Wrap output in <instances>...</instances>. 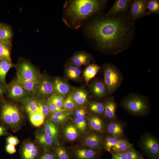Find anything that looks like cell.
Segmentation results:
<instances>
[{"label": "cell", "instance_id": "20", "mask_svg": "<svg viewBox=\"0 0 159 159\" xmlns=\"http://www.w3.org/2000/svg\"><path fill=\"white\" fill-rule=\"evenodd\" d=\"M131 0H116L106 14L115 15L128 12Z\"/></svg>", "mask_w": 159, "mask_h": 159}, {"label": "cell", "instance_id": "49", "mask_svg": "<svg viewBox=\"0 0 159 159\" xmlns=\"http://www.w3.org/2000/svg\"><path fill=\"white\" fill-rule=\"evenodd\" d=\"M111 159H127L126 151L117 153H111Z\"/></svg>", "mask_w": 159, "mask_h": 159}, {"label": "cell", "instance_id": "24", "mask_svg": "<svg viewBox=\"0 0 159 159\" xmlns=\"http://www.w3.org/2000/svg\"><path fill=\"white\" fill-rule=\"evenodd\" d=\"M1 100L0 102L1 120L4 124L12 129V122L9 102L3 100Z\"/></svg>", "mask_w": 159, "mask_h": 159}, {"label": "cell", "instance_id": "27", "mask_svg": "<svg viewBox=\"0 0 159 159\" xmlns=\"http://www.w3.org/2000/svg\"><path fill=\"white\" fill-rule=\"evenodd\" d=\"M65 72L66 76L70 80L77 81L80 79L81 73L80 69L73 65L71 62L66 64Z\"/></svg>", "mask_w": 159, "mask_h": 159}, {"label": "cell", "instance_id": "36", "mask_svg": "<svg viewBox=\"0 0 159 159\" xmlns=\"http://www.w3.org/2000/svg\"><path fill=\"white\" fill-rule=\"evenodd\" d=\"M118 139L111 134H105L103 144V150L110 152L112 148L117 144Z\"/></svg>", "mask_w": 159, "mask_h": 159}, {"label": "cell", "instance_id": "51", "mask_svg": "<svg viewBox=\"0 0 159 159\" xmlns=\"http://www.w3.org/2000/svg\"><path fill=\"white\" fill-rule=\"evenodd\" d=\"M7 91V86L0 82V99L3 94Z\"/></svg>", "mask_w": 159, "mask_h": 159}, {"label": "cell", "instance_id": "40", "mask_svg": "<svg viewBox=\"0 0 159 159\" xmlns=\"http://www.w3.org/2000/svg\"><path fill=\"white\" fill-rule=\"evenodd\" d=\"M47 99L59 107L63 108L64 103L65 99L64 96L55 93H53Z\"/></svg>", "mask_w": 159, "mask_h": 159}, {"label": "cell", "instance_id": "22", "mask_svg": "<svg viewBox=\"0 0 159 159\" xmlns=\"http://www.w3.org/2000/svg\"><path fill=\"white\" fill-rule=\"evenodd\" d=\"M90 89L94 95L98 99L104 98L107 93L104 82L100 80L93 81L90 84Z\"/></svg>", "mask_w": 159, "mask_h": 159}, {"label": "cell", "instance_id": "11", "mask_svg": "<svg viewBox=\"0 0 159 159\" xmlns=\"http://www.w3.org/2000/svg\"><path fill=\"white\" fill-rule=\"evenodd\" d=\"M17 75L16 78L25 80H37L41 77L36 69L26 61L20 64L18 68Z\"/></svg>", "mask_w": 159, "mask_h": 159}, {"label": "cell", "instance_id": "47", "mask_svg": "<svg viewBox=\"0 0 159 159\" xmlns=\"http://www.w3.org/2000/svg\"><path fill=\"white\" fill-rule=\"evenodd\" d=\"M43 153L39 159H56L55 155L52 150L44 148Z\"/></svg>", "mask_w": 159, "mask_h": 159}, {"label": "cell", "instance_id": "18", "mask_svg": "<svg viewBox=\"0 0 159 159\" xmlns=\"http://www.w3.org/2000/svg\"><path fill=\"white\" fill-rule=\"evenodd\" d=\"M35 141L44 148L52 150L56 146L52 139L47 135L42 129H39L36 132Z\"/></svg>", "mask_w": 159, "mask_h": 159}, {"label": "cell", "instance_id": "53", "mask_svg": "<svg viewBox=\"0 0 159 159\" xmlns=\"http://www.w3.org/2000/svg\"><path fill=\"white\" fill-rule=\"evenodd\" d=\"M4 43H9V44H10V43H7V42H4L2 41V40H1L0 39V45L1 44H4Z\"/></svg>", "mask_w": 159, "mask_h": 159}, {"label": "cell", "instance_id": "7", "mask_svg": "<svg viewBox=\"0 0 159 159\" xmlns=\"http://www.w3.org/2000/svg\"><path fill=\"white\" fill-rule=\"evenodd\" d=\"M44 148L35 141L29 139L24 141L19 150L21 159H39Z\"/></svg>", "mask_w": 159, "mask_h": 159}, {"label": "cell", "instance_id": "33", "mask_svg": "<svg viewBox=\"0 0 159 159\" xmlns=\"http://www.w3.org/2000/svg\"><path fill=\"white\" fill-rule=\"evenodd\" d=\"M100 68L99 65L94 64L88 65L85 69L83 73L86 82L88 83L90 80L94 77Z\"/></svg>", "mask_w": 159, "mask_h": 159}, {"label": "cell", "instance_id": "52", "mask_svg": "<svg viewBox=\"0 0 159 159\" xmlns=\"http://www.w3.org/2000/svg\"><path fill=\"white\" fill-rule=\"evenodd\" d=\"M7 132L6 129L4 127L0 126V136L6 135Z\"/></svg>", "mask_w": 159, "mask_h": 159}, {"label": "cell", "instance_id": "50", "mask_svg": "<svg viewBox=\"0 0 159 159\" xmlns=\"http://www.w3.org/2000/svg\"><path fill=\"white\" fill-rule=\"evenodd\" d=\"M6 150L8 153L10 154H13L16 151L15 145L8 144L6 146Z\"/></svg>", "mask_w": 159, "mask_h": 159}, {"label": "cell", "instance_id": "48", "mask_svg": "<svg viewBox=\"0 0 159 159\" xmlns=\"http://www.w3.org/2000/svg\"><path fill=\"white\" fill-rule=\"evenodd\" d=\"M6 141L7 144L15 146L18 145L19 143V140L18 138L14 136H10L7 138Z\"/></svg>", "mask_w": 159, "mask_h": 159}, {"label": "cell", "instance_id": "3", "mask_svg": "<svg viewBox=\"0 0 159 159\" xmlns=\"http://www.w3.org/2000/svg\"><path fill=\"white\" fill-rule=\"evenodd\" d=\"M120 105L134 116H143L147 115L150 110L148 98L137 93H131L123 97Z\"/></svg>", "mask_w": 159, "mask_h": 159}, {"label": "cell", "instance_id": "26", "mask_svg": "<svg viewBox=\"0 0 159 159\" xmlns=\"http://www.w3.org/2000/svg\"><path fill=\"white\" fill-rule=\"evenodd\" d=\"M28 115L36 112H41L38 99L34 98H26L20 100Z\"/></svg>", "mask_w": 159, "mask_h": 159}, {"label": "cell", "instance_id": "38", "mask_svg": "<svg viewBox=\"0 0 159 159\" xmlns=\"http://www.w3.org/2000/svg\"><path fill=\"white\" fill-rule=\"evenodd\" d=\"M146 14L150 15L153 14L159 13V1L158 0H147L146 3Z\"/></svg>", "mask_w": 159, "mask_h": 159}, {"label": "cell", "instance_id": "25", "mask_svg": "<svg viewBox=\"0 0 159 159\" xmlns=\"http://www.w3.org/2000/svg\"><path fill=\"white\" fill-rule=\"evenodd\" d=\"M72 99L77 107H83L87 102L88 93L84 89L80 88L72 93Z\"/></svg>", "mask_w": 159, "mask_h": 159}, {"label": "cell", "instance_id": "14", "mask_svg": "<svg viewBox=\"0 0 159 159\" xmlns=\"http://www.w3.org/2000/svg\"><path fill=\"white\" fill-rule=\"evenodd\" d=\"M42 129L47 135L52 139L56 145L60 144L61 133L59 125L47 118L45 121Z\"/></svg>", "mask_w": 159, "mask_h": 159}, {"label": "cell", "instance_id": "12", "mask_svg": "<svg viewBox=\"0 0 159 159\" xmlns=\"http://www.w3.org/2000/svg\"><path fill=\"white\" fill-rule=\"evenodd\" d=\"M147 0L131 1L127 13L129 17L135 21L146 15Z\"/></svg>", "mask_w": 159, "mask_h": 159}, {"label": "cell", "instance_id": "2", "mask_svg": "<svg viewBox=\"0 0 159 159\" xmlns=\"http://www.w3.org/2000/svg\"><path fill=\"white\" fill-rule=\"evenodd\" d=\"M105 0H73L65 2L62 20L67 26L77 29L89 18L103 11L107 4Z\"/></svg>", "mask_w": 159, "mask_h": 159}, {"label": "cell", "instance_id": "44", "mask_svg": "<svg viewBox=\"0 0 159 159\" xmlns=\"http://www.w3.org/2000/svg\"><path fill=\"white\" fill-rule=\"evenodd\" d=\"M45 102L51 114L56 112L66 110L63 108L59 107L54 103L48 99Z\"/></svg>", "mask_w": 159, "mask_h": 159}, {"label": "cell", "instance_id": "39", "mask_svg": "<svg viewBox=\"0 0 159 159\" xmlns=\"http://www.w3.org/2000/svg\"><path fill=\"white\" fill-rule=\"evenodd\" d=\"M4 43L0 45V60L6 59L11 60L9 44Z\"/></svg>", "mask_w": 159, "mask_h": 159}, {"label": "cell", "instance_id": "4", "mask_svg": "<svg viewBox=\"0 0 159 159\" xmlns=\"http://www.w3.org/2000/svg\"><path fill=\"white\" fill-rule=\"evenodd\" d=\"M103 71L104 82L107 93L111 94L120 85L123 80L122 74L118 69L111 63L104 65Z\"/></svg>", "mask_w": 159, "mask_h": 159}, {"label": "cell", "instance_id": "37", "mask_svg": "<svg viewBox=\"0 0 159 159\" xmlns=\"http://www.w3.org/2000/svg\"><path fill=\"white\" fill-rule=\"evenodd\" d=\"M12 32L10 27L5 24L0 25V39L2 41L10 43L12 37Z\"/></svg>", "mask_w": 159, "mask_h": 159}, {"label": "cell", "instance_id": "28", "mask_svg": "<svg viewBox=\"0 0 159 159\" xmlns=\"http://www.w3.org/2000/svg\"><path fill=\"white\" fill-rule=\"evenodd\" d=\"M52 151L56 159H72L68 149L60 143L57 145Z\"/></svg>", "mask_w": 159, "mask_h": 159}, {"label": "cell", "instance_id": "1", "mask_svg": "<svg viewBox=\"0 0 159 159\" xmlns=\"http://www.w3.org/2000/svg\"><path fill=\"white\" fill-rule=\"evenodd\" d=\"M135 29L134 21L127 12L96 16L85 26V31L97 49L114 55L130 46Z\"/></svg>", "mask_w": 159, "mask_h": 159}, {"label": "cell", "instance_id": "13", "mask_svg": "<svg viewBox=\"0 0 159 159\" xmlns=\"http://www.w3.org/2000/svg\"><path fill=\"white\" fill-rule=\"evenodd\" d=\"M125 124L117 119L107 122L105 133L112 135L118 139L125 138L124 129Z\"/></svg>", "mask_w": 159, "mask_h": 159}, {"label": "cell", "instance_id": "42", "mask_svg": "<svg viewBox=\"0 0 159 159\" xmlns=\"http://www.w3.org/2000/svg\"><path fill=\"white\" fill-rule=\"evenodd\" d=\"M126 154L127 159H138L142 156L140 152L134 148L133 144L126 151Z\"/></svg>", "mask_w": 159, "mask_h": 159}, {"label": "cell", "instance_id": "43", "mask_svg": "<svg viewBox=\"0 0 159 159\" xmlns=\"http://www.w3.org/2000/svg\"><path fill=\"white\" fill-rule=\"evenodd\" d=\"M38 102L41 112L46 117L48 118L50 115L51 113L45 102L44 101L42 100L38 99Z\"/></svg>", "mask_w": 159, "mask_h": 159}, {"label": "cell", "instance_id": "15", "mask_svg": "<svg viewBox=\"0 0 159 159\" xmlns=\"http://www.w3.org/2000/svg\"><path fill=\"white\" fill-rule=\"evenodd\" d=\"M7 91L8 96L10 98L19 100L26 98L30 93L15 81L7 86Z\"/></svg>", "mask_w": 159, "mask_h": 159}, {"label": "cell", "instance_id": "32", "mask_svg": "<svg viewBox=\"0 0 159 159\" xmlns=\"http://www.w3.org/2000/svg\"><path fill=\"white\" fill-rule=\"evenodd\" d=\"M132 144L125 138L118 139L117 144L111 150V153H117L126 151L129 148Z\"/></svg>", "mask_w": 159, "mask_h": 159}, {"label": "cell", "instance_id": "8", "mask_svg": "<svg viewBox=\"0 0 159 159\" xmlns=\"http://www.w3.org/2000/svg\"><path fill=\"white\" fill-rule=\"evenodd\" d=\"M72 159H100L102 150L77 145L68 149Z\"/></svg>", "mask_w": 159, "mask_h": 159}, {"label": "cell", "instance_id": "35", "mask_svg": "<svg viewBox=\"0 0 159 159\" xmlns=\"http://www.w3.org/2000/svg\"><path fill=\"white\" fill-rule=\"evenodd\" d=\"M30 121L32 124L36 127H40L43 125L46 117L40 112H36L29 115Z\"/></svg>", "mask_w": 159, "mask_h": 159}, {"label": "cell", "instance_id": "19", "mask_svg": "<svg viewBox=\"0 0 159 159\" xmlns=\"http://www.w3.org/2000/svg\"><path fill=\"white\" fill-rule=\"evenodd\" d=\"M9 107L12 122L13 130H18L23 122V116L17 106L9 102Z\"/></svg>", "mask_w": 159, "mask_h": 159}, {"label": "cell", "instance_id": "45", "mask_svg": "<svg viewBox=\"0 0 159 159\" xmlns=\"http://www.w3.org/2000/svg\"><path fill=\"white\" fill-rule=\"evenodd\" d=\"M72 115L74 117L87 119L88 116L87 115L86 110L83 107L77 108L72 112Z\"/></svg>", "mask_w": 159, "mask_h": 159}, {"label": "cell", "instance_id": "21", "mask_svg": "<svg viewBox=\"0 0 159 159\" xmlns=\"http://www.w3.org/2000/svg\"><path fill=\"white\" fill-rule=\"evenodd\" d=\"M92 58V56L89 53L82 51H77L72 57L71 62L74 66L79 67L88 64Z\"/></svg>", "mask_w": 159, "mask_h": 159}, {"label": "cell", "instance_id": "23", "mask_svg": "<svg viewBox=\"0 0 159 159\" xmlns=\"http://www.w3.org/2000/svg\"><path fill=\"white\" fill-rule=\"evenodd\" d=\"M54 91L60 95L64 96L70 92L71 89L70 85L66 81L59 77L55 79L53 82Z\"/></svg>", "mask_w": 159, "mask_h": 159}, {"label": "cell", "instance_id": "6", "mask_svg": "<svg viewBox=\"0 0 159 159\" xmlns=\"http://www.w3.org/2000/svg\"><path fill=\"white\" fill-rule=\"evenodd\" d=\"M105 134L89 130L79 140L77 145L103 151V144Z\"/></svg>", "mask_w": 159, "mask_h": 159}, {"label": "cell", "instance_id": "55", "mask_svg": "<svg viewBox=\"0 0 159 159\" xmlns=\"http://www.w3.org/2000/svg\"><path fill=\"white\" fill-rule=\"evenodd\" d=\"M1 24H0V25Z\"/></svg>", "mask_w": 159, "mask_h": 159}, {"label": "cell", "instance_id": "30", "mask_svg": "<svg viewBox=\"0 0 159 159\" xmlns=\"http://www.w3.org/2000/svg\"><path fill=\"white\" fill-rule=\"evenodd\" d=\"M71 119L82 136L89 130L87 119L74 117Z\"/></svg>", "mask_w": 159, "mask_h": 159}, {"label": "cell", "instance_id": "54", "mask_svg": "<svg viewBox=\"0 0 159 159\" xmlns=\"http://www.w3.org/2000/svg\"><path fill=\"white\" fill-rule=\"evenodd\" d=\"M138 159H144L143 158L142 156H141Z\"/></svg>", "mask_w": 159, "mask_h": 159}, {"label": "cell", "instance_id": "41", "mask_svg": "<svg viewBox=\"0 0 159 159\" xmlns=\"http://www.w3.org/2000/svg\"><path fill=\"white\" fill-rule=\"evenodd\" d=\"M77 107L72 99V94H70L65 99L63 108L66 110L72 112Z\"/></svg>", "mask_w": 159, "mask_h": 159}, {"label": "cell", "instance_id": "5", "mask_svg": "<svg viewBox=\"0 0 159 159\" xmlns=\"http://www.w3.org/2000/svg\"><path fill=\"white\" fill-rule=\"evenodd\" d=\"M138 145L143 153L150 159H159V142L151 134L147 132L141 137Z\"/></svg>", "mask_w": 159, "mask_h": 159}, {"label": "cell", "instance_id": "29", "mask_svg": "<svg viewBox=\"0 0 159 159\" xmlns=\"http://www.w3.org/2000/svg\"><path fill=\"white\" fill-rule=\"evenodd\" d=\"M11 60H0V82L6 86V77L9 69L12 67Z\"/></svg>", "mask_w": 159, "mask_h": 159}, {"label": "cell", "instance_id": "34", "mask_svg": "<svg viewBox=\"0 0 159 159\" xmlns=\"http://www.w3.org/2000/svg\"><path fill=\"white\" fill-rule=\"evenodd\" d=\"M40 78L35 80H25L16 78L15 81L24 90L30 93H32L34 90Z\"/></svg>", "mask_w": 159, "mask_h": 159}, {"label": "cell", "instance_id": "17", "mask_svg": "<svg viewBox=\"0 0 159 159\" xmlns=\"http://www.w3.org/2000/svg\"><path fill=\"white\" fill-rule=\"evenodd\" d=\"M105 107L104 117L107 122L117 119L115 112L117 105L112 96L107 98L103 103Z\"/></svg>", "mask_w": 159, "mask_h": 159}, {"label": "cell", "instance_id": "9", "mask_svg": "<svg viewBox=\"0 0 159 159\" xmlns=\"http://www.w3.org/2000/svg\"><path fill=\"white\" fill-rule=\"evenodd\" d=\"M54 90L53 81L47 77H41L32 93L38 99L44 100L48 98Z\"/></svg>", "mask_w": 159, "mask_h": 159}, {"label": "cell", "instance_id": "31", "mask_svg": "<svg viewBox=\"0 0 159 159\" xmlns=\"http://www.w3.org/2000/svg\"><path fill=\"white\" fill-rule=\"evenodd\" d=\"M87 105L88 110L92 114L104 117L105 107L103 103L92 101L88 103Z\"/></svg>", "mask_w": 159, "mask_h": 159}, {"label": "cell", "instance_id": "10", "mask_svg": "<svg viewBox=\"0 0 159 159\" xmlns=\"http://www.w3.org/2000/svg\"><path fill=\"white\" fill-rule=\"evenodd\" d=\"M71 118L61 125L62 137L65 141L68 143L79 140L82 136Z\"/></svg>", "mask_w": 159, "mask_h": 159}, {"label": "cell", "instance_id": "16", "mask_svg": "<svg viewBox=\"0 0 159 159\" xmlns=\"http://www.w3.org/2000/svg\"><path fill=\"white\" fill-rule=\"evenodd\" d=\"M101 117L93 114L88 116L87 120L90 130L97 131L103 134L105 133L107 122Z\"/></svg>", "mask_w": 159, "mask_h": 159}, {"label": "cell", "instance_id": "46", "mask_svg": "<svg viewBox=\"0 0 159 159\" xmlns=\"http://www.w3.org/2000/svg\"><path fill=\"white\" fill-rule=\"evenodd\" d=\"M70 117H56L49 116L48 118L59 125H62L71 118Z\"/></svg>", "mask_w": 159, "mask_h": 159}]
</instances>
